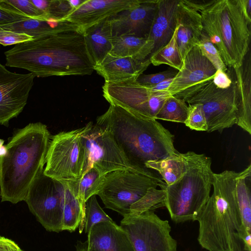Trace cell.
Listing matches in <instances>:
<instances>
[{
    "label": "cell",
    "instance_id": "5",
    "mask_svg": "<svg viewBox=\"0 0 251 251\" xmlns=\"http://www.w3.org/2000/svg\"><path fill=\"white\" fill-rule=\"evenodd\" d=\"M186 161L184 175L174 183L159 184L165 192V207L176 223L197 221L210 198L214 173L211 159L192 151L183 153Z\"/></svg>",
    "mask_w": 251,
    "mask_h": 251
},
{
    "label": "cell",
    "instance_id": "20",
    "mask_svg": "<svg viewBox=\"0 0 251 251\" xmlns=\"http://www.w3.org/2000/svg\"><path fill=\"white\" fill-rule=\"evenodd\" d=\"M151 62L142 61L133 56L115 57L108 54L94 67L105 82H117L137 78L147 69Z\"/></svg>",
    "mask_w": 251,
    "mask_h": 251
},
{
    "label": "cell",
    "instance_id": "17",
    "mask_svg": "<svg viewBox=\"0 0 251 251\" xmlns=\"http://www.w3.org/2000/svg\"><path fill=\"white\" fill-rule=\"evenodd\" d=\"M141 0H86L65 20L77 25L83 32L87 28L127 9Z\"/></svg>",
    "mask_w": 251,
    "mask_h": 251
},
{
    "label": "cell",
    "instance_id": "45",
    "mask_svg": "<svg viewBox=\"0 0 251 251\" xmlns=\"http://www.w3.org/2000/svg\"><path fill=\"white\" fill-rule=\"evenodd\" d=\"M242 3L246 16L251 21V0H242Z\"/></svg>",
    "mask_w": 251,
    "mask_h": 251
},
{
    "label": "cell",
    "instance_id": "23",
    "mask_svg": "<svg viewBox=\"0 0 251 251\" xmlns=\"http://www.w3.org/2000/svg\"><path fill=\"white\" fill-rule=\"evenodd\" d=\"M236 196L240 214L241 231L237 233L245 246L251 249V165L241 172L236 179Z\"/></svg>",
    "mask_w": 251,
    "mask_h": 251
},
{
    "label": "cell",
    "instance_id": "38",
    "mask_svg": "<svg viewBox=\"0 0 251 251\" xmlns=\"http://www.w3.org/2000/svg\"><path fill=\"white\" fill-rule=\"evenodd\" d=\"M178 71L168 69L163 72L149 74L140 75L137 78V82L141 85L152 86L157 84L167 79L174 78Z\"/></svg>",
    "mask_w": 251,
    "mask_h": 251
},
{
    "label": "cell",
    "instance_id": "21",
    "mask_svg": "<svg viewBox=\"0 0 251 251\" xmlns=\"http://www.w3.org/2000/svg\"><path fill=\"white\" fill-rule=\"evenodd\" d=\"M87 240L99 251H135L126 233L115 222L96 225Z\"/></svg>",
    "mask_w": 251,
    "mask_h": 251
},
{
    "label": "cell",
    "instance_id": "1",
    "mask_svg": "<svg viewBox=\"0 0 251 251\" xmlns=\"http://www.w3.org/2000/svg\"><path fill=\"white\" fill-rule=\"evenodd\" d=\"M4 53L5 66L26 70L38 77L90 75L95 71L79 30L34 39L16 45Z\"/></svg>",
    "mask_w": 251,
    "mask_h": 251
},
{
    "label": "cell",
    "instance_id": "14",
    "mask_svg": "<svg viewBox=\"0 0 251 251\" xmlns=\"http://www.w3.org/2000/svg\"><path fill=\"white\" fill-rule=\"evenodd\" d=\"M34 75L13 73L0 62V125L9 126L27 103L33 85Z\"/></svg>",
    "mask_w": 251,
    "mask_h": 251
},
{
    "label": "cell",
    "instance_id": "15",
    "mask_svg": "<svg viewBox=\"0 0 251 251\" xmlns=\"http://www.w3.org/2000/svg\"><path fill=\"white\" fill-rule=\"evenodd\" d=\"M158 0H141L136 5L108 19L112 36L129 35L147 38L157 8Z\"/></svg>",
    "mask_w": 251,
    "mask_h": 251
},
{
    "label": "cell",
    "instance_id": "43",
    "mask_svg": "<svg viewBox=\"0 0 251 251\" xmlns=\"http://www.w3.org/2000/svg\"><path fill=\"white\" fill-rule=\"evenodd\" d=\"M20 249L13 240L0 236V251H19Z\"/></svg>",
    "mask_w": 251,
    "mask_h": 251
},
{
    "label": "cell",
    "instance_id": "13",
    "mask_svg": "<svg viewBox=\"0 0 251 251\" xmlns=\"http://www.w3.org/2000/svg\"><path fill=\"white\" fill-rule=\"evenodd\" d=\"M102 92L109 104L154 119L165 100L171 96L167 91L156 92L149 86L141 85L135 78L117 82H105Z\"/></svg>",
    "mask_w": 251,
    "mask_h": 251
},
{
    "label": "cell",
    "instance_id": "18",
    "mask_svg": "<svg viewBox=\"0 0 251 251\" xmlns=\"http://www.w3.org/2000/svg\"><path fill=\"white\" fill-rule=\"evenodd\" d=\"M216 69L201 53L199 47H194L183 60L182 65L167 89L171 95L201 82L213 77Z\"/></svg>",
    "mask_w": 251,
    "mask_h": 251
},
{
    "label": "cell",
    "instance_id": "24",
    "mask_svg": "<svg viewBox=\"0 0 251 251\" xmlns=\"http://www.w3.org/2000/svg\"><path fill=\"white\" fill-rule=\"evenodd\" d=\"M0 27L27 34L32 36L33 39L64 31L79 30L77 25L66 20L57 21L35 18L27 19Z\"/></svg>",
    "mask_w": 251,
    "mask_h": 251
},
{
    "label": "cell",
    "instance_id": "26",
    "mask_svg": "<svg viewBox=\"0 0 251 251\" xmlns=\"http://www.w3.org/2000/svg\"><path fill=\"white\" fill-rule=\"evenodd\" d=\"M105 176L92 166L80 178L66 182L80 204L84 223L85 203L91 197L97 195Z\"/></svg>",
    "mask_w": 251,
    "mask_h": 251
},
{
    "label": "cell",
    "instance_id": "9",
    "mask_svg": "<svg viewBox=\"0 0 251 251\" xmlns=\"http://www.w3.org/2000/svg\"><path fill=\"white\" fill-rule=\"evenodd\" d=\"M85 126L83 137L86 154L82 176L94 166L102 175L118 170H129L152 178H161L152 171L133 166L106 129L91 122Z\"/></svg>",
    "mask_w": 251,
    "mask_h": 251
},
{
    "label": "cell",
    "instance_id": "4",
    "mask_svg": "<svg viewBox=\"0 0 251 251\" xmlns=\"http://www.w3.org/2000/svg\"><path fill=\"white\" fill-rule=\"evenodd\" d=\"M238 173L226 170L213 174V192L198 216V241L208 251H232L235 233L241 231L236 196Z\"/></svg>",
    "mask_w": 251,
    "mask_h": 251
},
{
    "label": "cell",
    "instance_id": "33",
    "mask_svg": "<svg viewBox=\"0 0 251 251\" xmlns=\"http://www.w3.org/2000/svg\"><path fill=\"white\" fill-rule=\"evenodd\" d=\"M101 223H113L114 222L101 208L96 195H93L85 203L84 232L88 234L94 226Z\"/></svg>",
    "mask_w": 251,
    "mask_h": 251
},
{
    "label": "cell",
    "instance_id": "49",
    "mask_svg": "<svg viewBox=\"0 0 251 251\" xmlns=\"http://www.w3.org/2000/svg\"><path fill=\"white\" fill-rule=\"evenodd\" d=\"M87 251H99L93 245L88 244Z\"/></svg>",
    "mask_w": 251,
    "mask_h": 251
},
{
    "label": "cell",
    "instance_id": "27",
    "mask_svg": "<svg viewBox=\"0 0 251 251\" xmlns=\"http://www.w3.org/2000/svg\"><path fill=\"white\" fill-rule=\"evenodd\" d=\"M145 167L158 172L167 185L179 179L187 170L186 161L181 153L157 161H150L145 164Z\"/></svg>",
    "mask_w": 251,
    "mask_h": 251
},
{
    "label": "cell",
    "instance_id": "12",
    "mask_svg": "<svg viewBox=\"0 0 251 251\" xmlns=\"http://www.w3.org/2000/svg\"><path fill=\"white\" fill-rule=\"evenodd\" d=\"M128 236L135 251H177L171 227L153 211L124 216L120 226Z\"/></svg>",
    "mask_w": 251,
    "mask_h": 251
},
{
    "label": "cell",
    "instance_id": "32",
    "mask_svg": "<svg viewBox=\"0 0 251 251\" xmlns=\"http://www.w3.org/2000/svg\"><path fill=\"white\" fill-rule=\"evenodd\" d=\"M165 201L164 190L150 187L141 199L131 206L129 214L139 215L147 211H153L165 206Z\"/></svg>",
    "mask_w": 251,
    "mask_h": 251
},
{
    "label": "cell",
    "instance_id": "29",
    "mask_svg": "<svg viewBox=\"0 0 251 251\" xmlns=\"http://www.w3.org/2000/svg\"><path fill=\"white\" fill-rule=\"evenodd\" d=\"M146 41L147 38L133 35H122L113 36L112 48L109 54L115 57L133 56L139 60L138 56Z\"/></svg>",
    "mask_w": 251,
    "mask_h": 251
},
{
    "label": "cell",
    "instance_id": "31",
    "mask_svg": "<svg viewBox=\"0 0 251 251\" xmlns=\"http://www.w3.org/2000/svg\"><path fill=\"white\" fill-rule=\"evenodd\" d=\"M176 31L177 26L169 43L151 56V63L154 66L166 64L177 71L180 69L183 60L176 41Z\"/></svg>",
    "mask_w": 251,
    "mask_h": 251
},
{
    "label": "cell",
    "instance_id": "37",
    "mask_svg": "<svg viewBox=\"0 0 251 251\" xmlns=\"http://www.w3.org/2000/svg\"><path fill=\"white\" fill-rule=\"evenodd\" d=\"M73 11L68 0H51L48 12V19L64 20Z\"/></svg>",
    "mask_w": 251,
    "mask_h": 251
},
{
    "label": "cell",
    "instance_id": "48",
    "mask_svg": "<svg viewBox=\"0 0 251 251\" xmlns=\"http://www.w3.org/2000/svg\"><path fill=\"white\" fill-rule=\"evenodd\" d=\"M7 153V149L5 145L0 147V158L5 156Z\"/></svg>",
    "mask_w": 251,
    "mask_h": 251
},
{
    "label": "cell",
    "instance_id": "50",
    "mask_svg": "<svg viewBox=\"0 0 251 251\" xmlns=\"http://www.w3.org/2000/svg\"><path fill=\"white\" fill-rule=\"evenodd\" d=\"M4 140L2 139H0V147L4 145Z\"/></svg>",
    "mask_w": 251,
    "mask_h": 251
},
{
    "label": "cell",
    "instance_id": "8",
    "mask_svg": "<svg viewBox=\"0 0 251 251\" xmlns=\"http://www.w3.org/2000/svg\"><path fill=\"white\" fill-rule=\"evenodd\" d=\"M85 129V126L52 137L46 156L43 171L46 176L65 182L81 178L86 154Z\"/></svg>",
    "mask_w": 251,
    "mask_h": 251
},
{
    "label": "cell",
    "instance_id": "7",
    "mask_svg": "<svg viewBox=\"0 0 251 251\" xmlns=\"http://www.w3.org/2000/svg\"><path fill=\"white\" fill-rule=\"evenodd\" d=\"M174 97L189 104H201L207 123V132H220L237 124L239 99L235 80L226 89L217 87L212 78L181 91Z\"/></svg>",
    "mask_w": 251,
    "mask_h": 251
},
{
    "label": "cell",
    "instance_id": "11",
    "mask_svg": "<svg viewBox=\"0 0 251 251\" xmlns=\"http://www.w3.org/2000/svg\"><path fill=\"white\" fill-rule=\"evenodd\" d=\"M68 188L66 182L47 176L43 172L29 188L25 201L48 231H63V211Z\"/></svg>",
    "mask_w": 251,
    "mask_h": 251
},
{
    "label": "cell",
    "instance_id": "10",
    "mask_svg": "<svg viewBox=\"0 0 251 251\" xmlns=\"http://www.w3.org/2000/svg\"><path fill=\"white\" fill-rule=\"evenodd\" d=\"M155 178L129 170H118L105 175L97 195L106 208L123 217L130 213L131 206L141 199L150 187L163 182Z\"/></svg>",
    "mask_w": 251,
    "mask_h": 251
},
{
    "label": "cell",
    "instance_id": "51",
    "mask_svg": "<svg viewBox=\"0 0 251 251\" xmlns=\"http://www.w3.org/2000/svg\"><path fill=\"white\" fill-rule=\"evenodd\" d=\"M19 251H23L21 249Z\"/></svg>",
    "mask_w": 251,
    "mask_h": 251
},
{
    "label": "cell",
    "instance_id": "47",
    "mask_svg": "<svg viewBox=\"0 0 251 251\" xmlns=\"http://www.w3.org/2000/svg\"><path fill=\"white\" fill-rule=\"evenodd\" d=\"M74 11L82 5L86 0H68Z\"/></svg>",
    "mask_w": 251,
    "mask_h": 251
},
{
    "label": "cell",
    "instance_id": "34",
    "mask_svg": "<svg viewBox=\"0 0 251 251\" xmlns=\"http://www.w3.org/2000/svg\"><path fill=\"white\" fill-rule=\"evenodd\" d=\"M202 54L213 65L216 70H221L226 73L227 68L217 49L210 41L207 34L203 30L197 45Z\"/></svg>",
    "mask_w": 251,
    "mask_h": 251
},
{
    "label": "cell",
    "instance_id": "6",
    "mask_svg": "<svg viewBox=\"0 0 251 251\" xmlns=\"http://www.w3.org/2000/svg\"><path fill=\"white\" fill-rule=\"evenodd\" d=\"M223 42L226 67H240L250 50L251 23L242 0H213L207 6Z\"/></svg>",
    "mask_w": 251,
    "mask_h": 251
},
{
    "label": "cell",
    "instance_id": "40",
    "mask_svg": "<svg viewBox=\"0 0 251 251\" xmlns=\"http://www.w3.org/2000/svg\"><path fill=\"white\" fill-rule=\"evenodd\" d=\"M30 18L0 7V27Z\"/></svg>",
    "mask_w": 251,
    "mask_h": 251
},
{
    "label": "cell",
    "instance_id": "46",
    "mask_svg": "<svg viewBox=\"0 0 251 251\" xmlns=\"http://www.w3.org/2000/svg\"><path fill=\"white\" fill-rule=\"evenodd\" d=\"M88 247V243L87 240L84 242L78 241L77 243L75 251H87Z\"/></svg>",
    "mask_w": 251,
    "mask_h": 251
},
{
    "label": "cell",
    "instance_id": "35",
    "mask_svg": "<svg viewBox=\"0 0 251 251\" xmlns=\"http://www.w3.org/2000/svg\"><path fill=\"white\" fill-rule=\"evenodd\" d=\"M0 7L30 18L44 19L30 0H0Z\"/></svg>",
    "mask_w": 251,
    "mask_h": 251
},
{
    "label": "cell",
    "instance_id": "22",
    "mask_svg": "<svg viewBox=\"0 0 251 251\" xmlns=\"http://www.w3.org/2000/svg\"><path fill=\"white\" fill-rule=\"evenodd\" d=\"M238 93L237 125L251 134V57L250 50L242 65L233 69Z\"/></svg>",
    "mask_w": 251,
    "mask_h": 251
},
{
    "label": "cell",
    "instance_id": "2",
    "mask_svg": "<svg viewBox=\"0 0 251 251\" xmlns=\"http://www.w3.org/2000/svg\"><path fill=\"white\" fill-rule=\"evenodd\" d=\"M96 124L106 129L134 167H145L150 161H157L178 154L174 145V135L154 119L134 114L120 106L110 104L108 110L97 119Z\"/></svg>",
    "mask_w": 251,
    "mask_h": 251
},
{
    "label": "cell",
    "instance_id": "28",
    "mask_svg": "<svg viewBox=\"0 0 251 251\" xmlns=\"http://www.w3.org/2000/svg\"><path fill=\"white\" fill-rule=\"evenodd\" d=\"M62 224L63 230L73 232L78 227L80 233L83 231L84 223L82 208L69 185L64 201Z\"/></svg>",
    "mask_w": 251,
    "mask_h": 251
},
{
    "label": "cell",
    "instance_id": "16",
    "mask_svg": "<svg viewBox=\"0 0 251 251\" xmlns=\"http://www.w3.org/2000/svg\"><path fill=\"white\" fill-rule=\"evenodd\" d=\"M179 0H158L155 17L147 41L139 58L150 61L151 56L167 44L177 25V9Z\"/></svg>",
    "mask_w": 251,
    "mask_h": 251
},
{
    "label": "cell",
    "instance_id": "41",
    "mask_svg": "<svg viewBox=\"0 0 251 251\" xmlns=\"http://www.w3.org/2000/svg\"><path fill=\"white\" fill-rule=\"evenodd\" d=\"M213 83L215 86L221 89H226L229 87L232 84V81L227 74L221 70H217L212 78Z\"/></svg>",
    "mask_w": 251,
    "mask_h": 251
},
{
    "label": "cell",
    "instance_id": "44",
    "mask_svg": "<svg viewBox=\"0 0 251 251\" xmlns=\"http://www.w3.org/2000/svg\"><path fill=\"white\" fill-rule=\"evenodd\" d=\"M232 251H251L246 249L244 243L239 237L237 232L235 233L234 241Z\"/></svg>",
    "mask_w": 251,
    "mask_h": 251
},
{
    "label": "cell",
    "instance_id": "25",
    "mask_svg": "<svg viewBox=\"0 0 251 251\" xmlns=\"http://www.w3.org/2000/svg\"><path fill=\"white\" fill-rule=\"evenodd\" d=\"M83 33L95 66L100 64L112 48L113 36L108 19L87 28Z\"/></svg>",
    "mask_w": 251,
    "mask_h": 251
},
{
    "label": "cell",
    "instance_id": "42",
    "mask_svg": "<svg viewBox=\"0 0 251 251\" xmlns=\"http://www.w3.org/2000/svg\"><path fill=\"white\" fill-rule=\"evenodd\" d=\"M36 8L42 15L43 19H48V12L50 0H30Z\"/></svg>",
    "mask_w": 251,
    "mask_h": 251
},
{
    "label": "cell",
    "instance_id": "30",
    "mask_svg": "<svg viewBox=\"0 0 251 251\" xmlns=\"http://www.w3.org/2000/svg\"><path fill=\"white\" fill-rule=\"evenodd\" d=\"M188 114L186 102L171 95L165 100L155 119L184 124Z\"/></svg>",
    "mask_w": 251,
    "mask_h": 251
},
{
    "label": "cell",
    "instance_id": "36",
    "mask_svg": "<svg viewBox=\"0 0 251 251\" xmlns=\"http://www.w3.org/2000/svg\"><path fill=\"white\" fill-rule=\"evenodd\" d=\"M184 124L192 130L207 131L206 120L201 104H189L188 114Z\"/></svg>",
    "mask_w": 251,
    "mask_h": 251
},
{
    "label": "cell",
    "instance_id": "3",
    "mask_svg": "<svg viewBox=\"0 0 251 251\" xmlns=\"http://www.w3.org/2000/svg\"><path fill=\"white\" fill-rule=\"evenodd\" d=\"M50 139L47 126L40 122L14 131L6 145L7 154L0 158L1 202L25 201L33 181L44 171Z\"/></svg>",
    "mask_w": 251,
    "mask_h": 251
},
{
    "label": "cell",
    "instance_id": "39",
    "mask_svg": "<svg viewBox=\"0 0 251 251\" xmlns=\"http://www.w3.org/2000/svg\"><path fill=\"white\" fill-rule=\"evenodd\" d=\"M33 39L32 36L4 29L0 27V44L7 46L17 45Z\"/></svg>",
    "mask_w": 251,
    "mask_h": 251
},
{
    "label": "cell",
    "instance_id": "19",
    "mask_svg": "<svg viewBox=\"0 0 251 251\" xmlns=\"http://www.w3.org/2000/svg\"><path fill=\"white\" fill-rule=\"evenodd\" d=\"M176 20V41L183 60L200 41L203 31L201 18L199 12L179 0Z\"/></svg>",
    "mask_w": 251,
    "mask_h": 251
}]
</instances>
